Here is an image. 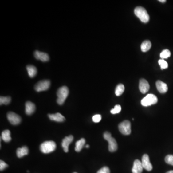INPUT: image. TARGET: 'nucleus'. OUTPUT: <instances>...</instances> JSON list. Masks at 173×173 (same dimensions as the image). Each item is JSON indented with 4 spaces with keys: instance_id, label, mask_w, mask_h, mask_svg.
<instances>
[{
    "instance_id": "obj_1",
    "label": "nucleus",
    "mask_w": 173,
    "mask_h": 173,
    "mask_svg": "<svg viewBox=\"0 0 173 173\" xmlns=\"http://www.w3.org/2000/svg\"><path fill=\"white\" fill-rule=\"evenodd\" d=\"M134 13L140 19L141 22L146 23L150 20V17L147 11L144 7L140 6L137 7L134 10Z\"/></svg>"
},
{
    "instance_id": "obj_2",
    "label": "nucleus",
    "mask_w": 173,
    "mask_h": 173,
    "mask_svg": "<svg viewBox=\"0 0 173 173\" xmlns=\"http://www.w3.org/2000/svg\"><path fill=\"white\" fill-rule=\"evenodd\" d=\"M104 138L105 140H107L109 144L108 149L110 152H115L118 148L117 142L115 138H112L111 134L109 132H105L104 134Z\"/></svg>"
},
{
    "instance_id": "obj_3",
    "label": "nucleus",
    "mask_w": 173,
    "mask_h": 173,
    "mask_svg": "<svg viewBox=\"0 0 173 173\" xmlns=\"http://www.w3.org/2000/svg\"><path fill=\"white\" fill-rule=\"evenodd\" d=\"M69 89L66 86H63L58 89L57 92V103L59 105H62L65 101L69 95Z\"/></svg>"
},
{
    "instance_id": "obj_4",
    "label": "nucleus",
    "mask_w": 173,
    "mask_h": 173,
    "mask_svg": "<svg viewBox=\"0 0 173 173\" xmlns=\"http://www.w3.org/2000/svg\"><path fill=\"white\" fill-rule=\"evenodd\" d=\"M56 148V144L53 141H46L42 143L40 146V150L45 154L50 153L54 151Z\"/></svg>"
},
{
    "instance_id": "obj_5",
    "label": "nucleus",
    "mask_w": 173,
    "mask_h": 173,
    "mask_svg": "<svg viewBox=\"0 0 173 173\" xmlns=\"http://www.w3.org/2000/svg\"><path fill=\"white\" fill-rule=\"evenodd\" d=\"M158 101L157 97L152 94H149L141 100L142 106H151V105L155 104Z\"/></svg>"
},
{
    "instance_id": "obj_6",
    "label": "nucleus",
    "mask_w": 173,
    "mask_h": 173,
    "mask_svg": "<svg viewBox=\"0 0 173 173\" xmlns=\"http://www.w3.org/2000/svg\"><path fill=\"white\" fill-rule=\"evenodd\" d=\"M118 128L120 132L125 135H128L131 132V123L128 120H125L119 124Z\"/></svg>"
},
{
    "instance_id": "obj_7",
    "label": "nucleus",
    "mask_w": 173,
    "mask_h": 173,
    "mask_svg": "<svg viewBox=\"0 0 173 173\" xmlns=\"http://www.w3.org/2000/svg\"><path fill=\"white\" fill-rule=\"evenodd\" d=\"M51 83L48 80H43L37 82L35 86V89L37 92L47 91L50 87Z\"/></svg>"
},
{
    "instance_id": "obj_8",
    "label": "nucleus",
    "mask_w": 173,
    "mask_h": 173,
    "mask_svg": "<svg viewBox=\"0 0 173 173\" xmlns=\"http://www.w3.org/2000/svg\"><path fill=\"white\" fill-rule=\"evenodd\" d=\"M7 117L11 124L18 125L21 123V118L20 116L14 112H9L7 115Z\"/></svg>"
},
{
    "instance_id": "obj_9",
    "label": "nucleus",
    "mask_w": 173,
    "mask_h": 173,
    "mask_svg": "<svg viewBox=\"0 0 173 173\" xmlns=\"http://www.w3.org/2000/svg\"><path fill=\"white\" fill-rule=\"evenodd\" d=\"M142 167L144 169L148 171H151L152 169V165L150 162V158L148 155L145 154L143 155L141 161Z\"/></svg>"
},
{
    "instance_id": "obj_10",
    "label": "nucleus",
    "mask_w": 173,
    "mask_h": 173,
    "mask_svg": "<svg viewBox=\"0 0 173 173\" xmlns=\"http://www.w3.org/2000/svg\"><path fill=\"white\" fill-rule=\"evenodd\" d=\"M139 89L142 94L147 92L150 89V85L148 82L145 79H141L139 83Z\"/></svg>"
},
{
    "instance_id": "obj_11",
    "label": "nucleus",
    "mask_w": 173,
    "mask_h": 173,
    "mask_svg": "<svg viewBox=\"0 0 173 173\" xmlns=\"http://www.w3.org/2000/svg\"><path fill=\"white\" fill-rule=\"evenodd\" d=\"M73 139H74V137L72 135L65 137L63 139L62 146L65 152H69V146L70 144L73 141Z\"/></svg>"
},
{
    "instance_id": "obj_12",
    "label": "nucleus",
    "mask_w": 173,
    "mask_h": 173,
    "mask_svg": "<svg viewBox=\"0 0 173 173\" xmlns=\"http://www.w3.org/2000/svg\"><path fill=\"white\" fill-rule=\"evenodd\" d=\"M35 57L37 59L39 60L42 62H47L49 60V56L47 53L40 52V51H36L34 52Z\"/></svg>"
},
{
    "instance_id": "obj_13",
    "label": "nucleus",
    "mask_w": 173,
    "mask_h": 173,
    "mask_svg": "<svg viewBox=\"0 0 173 173\" xmlns=\"http://www.w3.org/2000/svg\"><path fill=\"white\" fill-rule=\"evenodd\" d=\"M143 169L144 167H142L141 162L139 160H135L132 169V173H141L143 171Z\"/></svg>"
},
{
    "instance_id": "obj_14",
    "label": "nucleus",
    "mask_w": 173,
    "mask_h": 173,
    "mask_svg": "<svg viewBox=\"0 0 173 173\" xmlns=\"http://www.w3.org/2000/svg\"><path fill=\"white\" fill-rule=\"evenodd\" d=\"M156 86L158 91L161 93H165L168 91V86L165 83L161 81H158L156 82Z\"/></svg>"
},
{
    "instance_id": "obj_15",
    "label": "nucleus",
    "mask_w": 173,
    "mask_h": 173,
    "mask_svg": "<svg viewBox=\"0 0 173 173\" xmlns=\"http://www.w3.org/2000/svg\"><path fill=\"white\" fill-rule=\"evenodd\" d=\"M49 118L50 120L57 122H63L65 120V117L62 116L60 113H56L54 114H49Z\"/></svg>"
},
{
    "instance_id": "obj_16",
    "label": "nucleus",
    "mask_w": 173,
    "mask_h": 173,
    "mask_svg": "<svg viewBox=\"0 0 173 173\" xmlns=\"http://www.w3.org/2000/svg\"><path fill=\"white\" fill-rule=\"evenodd\" d=\"M25 112L27 115H31L36 110L35 105L31 101H27L25 104Z\"/></svg>"
},
{
    "instance_id": "obj_17",
    "label": "nucleus",
    "mask_w": 173,
    "mask_h": 173,
    "mask_svg": "<svg viewBox=\"0 0 173 173\" xmlns=\"http://www.w3.org/2000/svg\"><path fill=\"white\" fill-rule=\"evenodd\" d=\"M29 149L26 146L22 147V148H18L17 150V156L18 158H22L27 155L29 153Z\"/></svg>"
},
{
    "instance_id": "obj_18",
    "label": "nucleus",
    "mask_w": 173,
    "mask_h": 173,
    "mask_svg": "<svg viewBox=\"0 0 173 173\" xmlns=\"http://www.w3.org/2000/svg\"><path fill=\"white\" fill-rule=\"evenodd\" d=\"M86 140L85 139L82 138L80 140L77 141L76 143V147H75V151L77 152H80L81 151V150L83 148L84 145L85 144Z\"/></svg>"
},
{
    "instance_id": "obj_19",
    "label": "nucleus",
    "mask_w": 173,
    "mask_h": 173,
    "mask_svg": "<svg viewBox=\"0 0 173 173\" xmlns=\"http://www.w3.org/2000/svg\"><path fill=\"white\" fill-rule=\"evenodd\" d=\"M27 69L29 76L31 78L34 77L37 73V69L36 67L33 65H28L27 66Z\"/></svg>"
},
{
    "instance_id": "obj_20",
    "label": "nucleus",
    "mask_w": 173,
    "mask_h": 173,
    "mask_svg": "<svg viewBox=\"0 0 173 173\" xmlns=\"http://www.w3.org/2000/svg\"><path fill=\"white\" fill-rule=\"evenodd\" d=\"M151 47V41H150L147 40V41H144V42H142L140 47H141V50L142 52H146L150 50Z\"/></svg>"
},
{
    "instance_id": "obj_21",
    "label": "nucleus",
    "mask_w": 173,
    "mask_h": 173,
    "mask_svg": "<svg viewBox=\"0 0 173 173\" xmlns=\"http://www.w3.org/2000/svg\"><path fill=\"white\" fill-rule=\"evenodd\" d=\"M11 132L10 130H6L2 132V133L1 139H2L3 141L6 142H8L11 141V137L10 136Z\"/></svg>"
},
{
    "instance_id": "obj_22",
    "label": "nucleus",
    "mask_w": 173,
    "mask_h": 173,
    "mask_svg": "<svg viewBox=\"0 0 173 173\" xmlns=\"http://www.w3.org/2000/svg\"><path fill=\"white\" fill-rule=\"evenodd\" d=\"M124 91H125V87L124 86L123 84H120L117 85V87L116 88L115 93L116 96H119L122 94Z\"/></svg>"
},
{
    "instance_id": "obj_23",
    "label": "nucleus",
    "mask_w": 173,
    "mask_h": 173,
    "mask_svg": "<svg viewBox=\"0 0 173 173\" xmlns=\"http://www.w3.org/2000/svg\"><path fill=\"white\" fill-rule=\"evenodd\" d=\"M11 100V97H8V96H7V97L1 96V97H0V104H1V105L8 104H10Z\"/></svg>"
},
{
    "instance_id": "obj_24",
    "label": "nucleus",
    "mask_w": 173,
    "mask_h": 173,
    "mask_svg": "<svg viewBox=\"0 0 173 173\" xmlns=\"http://www.w3.org/2000/svg\"><path fill=\"white\" fill-rule=\"evenodd\" d=\"M170 56H171V53H170V51L168 49L163 50L160 53V57L162 58V59L168 58L170 57Z\"/></svg>"
},
{
    "instance_id": "obj_25",
    "label": "nucleus",
    "mask_w": 173,
    "mask_h": 173,
    "mask_svg": "<svg viewBox=\"0 0 173 173\" xmlns=\"http://www.w3.org/2000/svg\"><path fill=\"white\" fill-rule=\"evenodd\" d=\"M158 63H159L160 66H161V69H167L168 65L167 61H165L164 59L159 60Z\"/></svg>"
},
{
    "instance_id": "obj_26",
    "label": "nucleus",
    "mask_w": 173,
    "mask_h": 173,
    "mask_svg": "<svg viewBox=\"0 0 173 173\" xmlns=\"http://www.w3.org/2000/svg\"><path fill=\"white\" fill-rule=\"evenodd\" d=\"M121 111V107L120 105H116L114 109L111 110V112L112 114H118Z\"/></svg>"
},
{
    "instance_id": "obj_27",
    "label": "nucleus",
    "mask_w": 173,
    "mask_h": 173,
    "mask_svg": "<svg viewBox=\"0 0 173 173\" xmlns=\"http://www.w3.org/2000/svg\"><path fill=\"white\" fill-rule=\"evenodd\" d=\"M165 161L167 164L173 165V155H168L165 158Z\"/></svg>"
},
{
    "instance_id": "obj_28",
    "label": "nucleus",
    "mask_w": 173,
    "mask_h": 173,
    "mask_svg": "<svg viewBox=\"0 0 173 173\" xmlns=\"http://www.w3.org/2000/svg\"><path fill=\"white\" fill-rule=\"evenodd\" d=\"M97 173H110V170L108 167H103L100 169Z\"/></svg>"
},
{
    "instance_id": "obj_29",
    "label": "nucleus",
    "mask_w": 173,
    "mask_h": 173,
    "mask_svg": "<svg viewBox=\"0 0 173 173\" xmlns=\"http://www.w3.org/2000/svg\"><path fill=\"white\" fill-rule=\"evenodd\" d=\"M101 119V116L100 115H96L92 117L93 121L95 123H99Z\"/></svg>"
},
{
    "instance_id": "obj_30",
    "label": "nucleus",
    "mask_w": 173,
    "mask_h": 173,
    "mask_svg": "<svg viewBox=\"0 0 173 173\" xmlns=\"http://www.w3.org/2000/svg\"><path fill=\"white\" fill-rule=\"evenodd\" d=\"M8 167V165L4 161L1 160L0 161V170L2 171L5 170V169L6 168Z\"/></svg>"
},
{
    "instance_id": "obj_31",
    "label": "nucleus",
    "mask_w": 173,
    "mask_h": 173,
    "mask_svg": "<svg viewBox=\"0 0 173 173\" xmlns=\"http://www.w3.org/2000/svg\"><path fill=\"white\" fill-rule=\"evenodd\" d=\"M159 1L161 2H165L166 1L165 0H159Z\"/></svg>"
},
{
    "instance_id": "obj_32",
    "label": "nucleus",
    "mask_w": 173,
    "mask_h": 173,
    "mask_svg": "<svg viewBox=\"0 0 173 173\" xmlns=\"http://www.w3.org/2000/svg\"><path fill=\"white\" fill-rule=\"evenodd\" d=\"M166 173H173V170L168 171V172H167Z\"/></svg>"
},
{
    "instance_id": "obj_33",
    "label": "nucleus",
    "mask_w": 173,
    "mask_h": 173,
    "mask_svg": "<svg viewBox=\"0 0 173 173\" xmlns=\"http://www.w3.org/2000/svg\"><path fill=\"white\" fill-rule=\"evenodd\" d=\"M86 147L87 148H89V145H88V144L86 145Z\"/></svg>"
},
{
    "instance_id": "obj_34",
    "label": "nucleus",
    "mask_w": 173,
    "mask_h": 173,
    "mask_svg": "<svg viewBox=\"0 0 173 173\" xmlns=\"http://www.w3.org/2000/svg\"></svg>"
}]
</instances>
